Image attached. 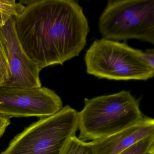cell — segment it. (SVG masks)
I'll list each match as a JSON object with an SVG mask.
<instances>
[{"label": "cell", "instance_id": "6da1fadb", "mask_svg": "<svg viewBox=\"0 0 154 154\" xmlns=\"http://www.w3.org/2000/svg\"><path fill=\"white\" fill-rule=\"evenodd\" d=\"M26 6L15 17L16 32L29 57L41 70L78 56L90 32L88 20L74 0L20 1Z\"/></svg>", "mask_w": 154, "mask_h": 154}, {"label": "cell", "instance_id": "7a4b0ae2", "mask_svg": "<svg viewBox=\"0 0 154 154\" xmlns=\"http://www.w3.org/2000/svg\"><path fill=\"white\" fill-rule=\"evenodd\" d=\"M140 100L128 91L109 95L85 98V105L77 112L79 138L96 140L131 127L144 118Z\"/></svg>", "mask_w": 154, "mask_h": 154}, {"label": "cell", "instance_id": "3957f363", "mask_svg": "<svg viewBox=\"0 0 154 154\" xmlns=\"http://www.w3.org/2000/svg\"><path fill=\"white\" fill-rule=\"evenodd\" d=\"M143 52L119 41L96 39L85 55L86 72L100 79L146 81L154 69L145 63Z\"/></svg>", "mask_w": 154, "mask_h": 154}, {"label": "cell", "instance_id": "277c9868", "mask_svg": "<svg viewBox=\"0 0 154 154\" xmlns=\"http://www.w3.org/2000/svg\"><path fill=\"white\" fill-rule=\"evenodd\" d=\"M77 112L69 105L27 127L0 154H61L78 131Z\"/></svg>", "mask_w": 154, "mask_h": 154}, {"label": "cell", "instance_id": "5b68a950", "mask_svg": "<svg viewBox=\"0 0 154 154\" xmlns=\"http://www.w3.org/2000/svg\"><path fill=\"white\" fill-rule=\"evenodd\" d=\"M98 28L103 38L154 44V0H109Z\"/></svg>", "mask_w": 154, "mask_h": 154}, {"label": "cell", "instance_id": "8992f818", "mask_svg": "<svg viewBox=\"0 0 154 154\" xmlns=\"http://www.w3.org/2000/svg\"><path fill=\"white\" fill-rule=\"evenodd\" d=\"M61 97L45 87L0 86V114L11 118L50 117L63 108Z\"/></svg>", "mask_w": 154, "mask_h": 154}, {"label": "cell", "instance_id": "52a82bcc", "mask_svg": "<svg viewBox=\"0 0 154 154\" xmlns=\"http://www.w3.org/2000/svg\"><path fill=\"white\" fill-rule=\"evenodd\" d=\"M0 29L5 38L10 69L9 80L3 85L26 88L42 87L39 78L41 70L23 49L16 32L15 17Z\"/></svg>", "mask_w": 154, "mask_h": 154}, {"label": "cell", "instance_id": "ba28073f", "mask_svg": "<svg viewBox=\"0 0 154 154\" xmlns=\"http://www.w3.org/2000/svg\"><path fill=\"white\" fill-rule=\"evenodd\" d=\"M153 135L154 119L144 116L136 124L91 143L94 154H119L140 140Z\"/></svg>", "mask_w": 154, "mask_h": 154}, {"label": "cell", "instance_id": "9c48e42d", "mask_svg": "<svg viewBox=\"0 0 154 154\" xmlns=\"http://www.w3.org/2000/svg\"><path fill=\"white\" fill-rule=\"evenodd\" d=\"M26 6L15 0H0V28L9 20L21 14Z\"/></svg>", "mask_w": 154, "mask_h": 154}, {"label": "cell", "instance_id": "30bf717a", "mask_svg": "<svg viewBox=\"0 0 154 154\" xmlns=\"http://www.w3.org/2000/svg\"><path fill=\"white\" fill-rule=\"evenodd\" d=\"M61 154H94V152L91 141H83L75 135L69 139Z\"/></svg>", "mask_w": 154, "mask_h": 154}, {"label": "cell", "instance_id": "8fae6325", "mask_svg": "<svg viewBox=\"0 0 154 154\" xmlns=\"http://www.w3.org/2000/svg\"><path fill=\"white\" fill-rule=\"evenodd\" d=\"M10 76V69L5 38L0 29V86L6 84Z\"/></svg>", "mask_w": 154, "mask_h": 154}, {"label": "cell", "instance_id": "7c38bea8", "mask_svg": "<svg viewBox=\"0 0 154 154\" xmlns=\"http://www.w3.org/2000/svg\"><path fill=\"white\" fill-rule=\"evenodd\" d=\"M154 146V135H153L140 140L119 154H145Z\"/></svg>", "mask_w": 154, "mask_h": 154}, {"label": "cell", "instance_id": "4fadbf2b", "mask_svg": "<svg viewBox=\"0 0 154 154\" xmlns=\"http://www.w3.org/2000/svg\"><path fill=\"white\" fill-rule=\"evenodd\" d=\"M143 59L149 66L154 69V49H147L143 52Z\"/></svg>", "mask_w": 154, "mask_h": 154}, {"label": "cell", "instance_id": "5bb4252c", "mask_svg": "<svg viewBox=\"0 0 154 154\" xmlns=\"http://www.w3.org/2000/svg\"><path fill=\"white\" fill-rule=\"evenodd\" d=\"M10 124V118L0 114V138L4 135L6 129Z\"/></svg>", "mask_w": 154, "mask_h": 154}, {"label": "cell", "instance_id": "9a60e30c", "mask_svg": "<svg viewBox=\"0 0 154 154\" xmlns=\"http://www.w3.org/2000/svg\"><path fill=\"white\" fill-rule=\"evenodd\" d=\"M145 154H154V146L151 147Z\"/></svg>", "mask_w": 154, "mask_h": 154}]
</instances>
